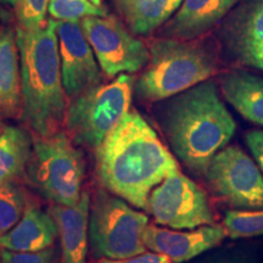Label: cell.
<instances>
[{
	"mask_svg": "<svg viewBox=\"0 0 263 263\" xmlns=\"http://www.w3.org/2000/svg\"><path fill=\"white\" fill-rule=\"evenodd\" d=\"M232 263H233V262H232Z\"/></svg>",
	"mask_w": 263,
	"mask_h": 263,
	"instance_id": "obj_32",
	"label": "cell"
},
{
	"mask_svg": "<svg viewBox=\"0 0 263 263\" xmlns=\"http://www.w3.org/2000/svg\"><path fill=\"white\" fill-rule=\"evenodd\" d=\"M49 0H21L16 12L20 27L35 29L45 24V12L48 10Z\"/></svg>",
	"mask_w": 263,
	"mask_h": 263,
	"instance_id": "obj_24",
	"label": "cell"
},
{
	"mask_svg": "<svg viewBox=\"0 0 263 263\" xmlns=\"http://www.w3.org/2000/svg\"><path fill=\"white\" fill-rule=\"evenodd\" d=\"M85 37L93 49L101 71L108 77L133 73L145 67L150 52L111 16H89L81 20Z\"/></svg>",
	"mask_w": 263,
	"mask_h": 263,
	"instance_id": "obj_10",
	"label": "cell"
},
{
	"mask_svg": "<svg viewBox=\"0 0 263 263\" xmlns=\"http://www.w3.org/2000/svg\"><path fill=\"white\" fill-rule=\"evenodd\" d=\"M227 236L224 227L202 226L189 232L147 226L144 233L146 249L167 256L173 263H184L219 245Z\"/></svg>",
	"mask_w": 263,
	"mask_h": 263,
	"instance_id": "obj_13",
	"label": "cell"
},
{
	"mask_svg": "<svg viewBox=\"0 0 263 263\" xmlns=\"http://www.w3.org/2000/svg\"><path fill=\"white\" fill-rule=\"evenodd\" d=\"M147 222L144 213L132 209L120 196L99 190L90 203L89 239L93 255L124 259L144 254Z\"/></svg>",
	"mask_w": 263,
	"mask_h": 263,
	"instance_id": "obj_7",
	"label": "cell"
},
{
	"mask_svg": "<svg viewBox=\"0 0 263 263\" xmlns=\"http://www.w3.org/2000/svg\"><path fill=\"white\" fill-rule=\"evenodd\" d=\"M221 39L233 60L263 71V0H245L230 12Z\"/></svg>",
	"mask_w": 263,
	"mask_h": 263,
	"instance_id": "obj_12",
	"label": "cell"
},
{
	"mask_svg": "<svg viewBox=\"0 0 263 263\" xmlns=\"http://www.w3.org/2000/svg\"><path fill=\"white\" fill-rule=\"evenodd\" d=\"M216 71L212 49L197 41L159 39L151 45L145 70L134 91L147 103L166 100L209 80Z\"/></svg>",
	"mask_w": 263,
	"mask_h": 263,
	"instance_id": "obj_4",
	"label": "cell"
},
{
	"mask_svg": "<svg viewBox=\"0 0 263 263\" xmlns=\"http://www.w3.org/2000/svg\"><path fill=\"white\" fill-rule=\"evenodd\" d=\"M95 150L101 185L138 209L147 210L151 192L179 172L176 159L137 111L128 112Z\"/></svg>",
	"mask_w": 263,
	"mask_h": 263,
	"instance_id": "obj_1",
	"label": "cell"
},
{
	"mask_svg": "<svg viewBox=\"0 0 263 263\" xmlns=\"http://www.w3.org/2000/svg\"><path fill=\"white\" fill-rule=\"evenodd\" d=\"M27 209L25 190L16 182L0 185V238L20 222Z\"/></svg>",
	"mask_w": 263,
	"mask_h": 263,
	"instance_id": "obj_21",
	"label": "cell"
},
{
	"mask_svg": "<svg viewBox=\"0 0 263 263\" xmlns=\"http://www.w3.org/2000/svg\"><path fill=\"white\" fill-rule=\"evenodd\" d=\"M58 227L50 213L27 206L20 222L0 238V248L16 252H38L51 248Z\"/></svg>",
	"mask_w": 263,
	"mask_h": 263,
	"instance_id": "obj_16",
	"label": "cell"
},
{
	"mask_svg": "<svg viewBox=\"0 0 263 263\" xmlns=\"http://www.w3.org/2000/svg\"><path fill=\"white\" fill-rule=\"evenodd\" d=\"M246 145L249 146L252 156L263 172V130H250L245 136Z\"/></svg>",
	"mask_w": 263,
	"mask_h": 263,
	"instance_id": "obj_26",
	"label": "cell"
},
{
	"mask_svg": "<svg viewBox=\"0 0 263 263\" xmlns=\"http://www.w3.org/2000/svg\"><path fill=\"white\" fill-rule=\"evenodd\" d=\"M2 263H54L55 251L52 248L38 252H16L3 249Z\"/></svg>",
	"mask_w": 263,
	"mask_h": 263,
	"instance_id": "obj_25",
	"label": "cell"
},
{
	"mask_svg": "<svg viewBox=\"0 0 263 263\" xmlns=\"http://www.w3.org/2000/svg\"><path fill=\"white\" fill-rule=\"evenodd\" d=\"M89 2L93 3L94 5L99 6V8H103V6H101V0H89Z\"/></svg>",
	"mask_w": 263,
	"mask_h": 263,
	"instance_id": "obj_29",
	"label": "cell"
},
{
	"mask_svg": "<svg viewBox=\"0 0 263 263\" xmlns=\"http://www.w3.org/2000/svg\"><path fill=\"white\" fill-rule=\"evenodd\" d=\"M31 134L24 128L8 126L0 134V185L16 182L26 173L32 156Z\"/></svg>",
	"mask_w": 263,
	"mask_h": 263,
	"instance_id": "obj_20",
	"label": "cell"
},
{
	"mask_svg": "<svg viewBox=\"0 0 263 263\" xmlns=\"http://www.w3.org/2000/svg\"><path fill=\"white\" fill-rule=\"evenodd\" d=\"M213 192L233 210L263 209V176L258 164L239 146H227L210 162L205 174Z\"/></svg>",
	"mask_w": 263,
	"mask_h": 263,
	"instance_id": "obj_9",
	"label": "cell"
},
{
	"mask_svg": "<svg viewBox=\"0 0 263 263\" xmlns=\"http://www.w3.org/2000/svg\"><path fill=\"white\" fill-rule=\"evenodd\" d=\"M64 89L70 99L103 83V73L81 21H55Z\"/></svg>",
	"mask_w": 263,
	"mask_h": 263,
	"instance_id": "obj_11",
	"label": "cell"
},
{
	"mask_svg": "<svg viewBox=\"0 0 263 263\" xmlns=\"http://www.w3.org/2000/svg\"><path fill=\"white\" fill-rule=\"evenodd\" d=\"M3 130H4V127H3V124L0 123V134L3 133Z\"/></svg>",
	"mask_w": 263,
	"mask_h": 263,
	"instance_id": "obj_30",
	"label": "cell"
},
{
	"mask_svg": "<svg viewBox=\"0 0 263 263\" xmlns=\"http://www.w3.org/2000/svg\"><path fill=\"white\" fill-rule=\"evenodd\" d=\"M0 116H22L21 62L16 33L12 29L0 33Z\"/></svg>",
	"mask_w": 263,
	"mask_h": 263,
	"instance_id": "obj_17",
	"label": "cell"
},
{
	"mask_svg": "<svg viewBox=\"0 0 263 263\" xmlns=\"http://www.w3.org/2000/svg\"><path fill=\"white\" fill-rule=\"evenodd\" d=\"M99 263H173L167 256L156 254V252H144V254L134 256L124 259H108L101 258Z\"/></svg>",
	"mask_w": 263,
	"mask_h": 263,
	"instance_id": "obj_27",
	"label": "cell"
},
{
	"mask_svg": "<svg viewBox=\"0 0 263 263\" xmlns=\"http://www.w3.org/2000/svg\"><path fill=\"white\" fill-rule=\"evenodd\" d=\"M147 211L156 223L174 230L215 224L206 193L180 172L167 177L151 192Z\"/></svg>",
	"mask_w": 263,
	"mask_h": 263,
	"instance_id": "obj_8",
	"label": "cell"
},
{
	"mask_svg": "<svg viewBox=\"0 0 263 263\" xmlns=\"http://www.w3.org/2000/svg\"><path fill=\"white\" fill-rule=\"evenodd\" d=\"M221 89L245 120L263 126V78L245 71L228 72L222 76Z\"/></svg>",
	"mask_w": 263,
	"mask_h": 263,
	"instance_id": "obj_18",
	"label": "cell"
},
{
	"mask_svg": "<svg viewBox=\"0 0 263 263\" xmlns=\"http://www.w3.org/2000/svg\"><path fill=\"white\" fill-rule=\"evenodd\" d=\"M0 263H2V256H0Z\"/></svg>",
	"mask_w": 263,
	"mask_h": 263,
	"instance_id": "obj_31",
	"label": "cell"
},
{
	"mask_svg": "<svg viewBox=\"0 0 263 263\" xmlns=\"http://www.w3.org/2000/svg\"><path fill=\"white\" fill-rule=\"evenodd\" d=\"M20 2H21V0H0V3H2V4H8V5L15 6V8H17Z\"/></svg>",
	"mask_w": 263,
	"mask_h": 263,
	"instance_id": "obj_28",
	"label": "cell"
},
{
	"mask_svg": "<svg viewBox=\"0 0 263 263\" xmlns=\"http://www.w3.org/2000/svg\"><path fill=\"white\" fill-rule=\"evenodd\" d=\"M240 0H183L177 14L164 26L167 38L194 41L221 22Z\"/></svg>",
	"mask_w": 263,
	"mask_h": 263,
	"instance_id": "obj_14",
	"label": "cell"
},
{
	"mask_svg": "<svg viewBox=\"0 0 263 263\" xmlns=\"http://www.w3.org/2000/svg\"><path fill=\"white\" fill-rule=\"evenodd\" d=\"M163 129L174 155L192 172L205 176L210 162L234 136L236 124L213 81L172 97L163 112Z\"/></svg>",
	"mask_w": 263,
	"mask_h": 263,
	"instance_id": "obj_2",
	"label": "cell"
},
{
	"mask_svg": "<svg viewBox=\"0 0 263 263\" xmlns=\"http://www.w3.org/2000/svg\"><path fill=\"white\" fill-rule=\"evenodd\" d=\"M52 218L60 236V263H85L88 254V228L90 216V196L87 192L73 206L50 207Z\"/></svg>",
	"mask_w": 263,
	"mask_h": 263,
	"instance_id": "obj_15",
	"label": "cell"
},
{
	"mask_svg": "<svg viewBox=\"0 0 263 263\" xmlns=\"http://www.w3.org/2000/svg\"><path fill=\"white\" fill-rule=\"evenodd\" d=\"M134 83L130 74L121 73L110 83H101L71 99L65 122L72 141L97 149L129 112Z\"/></svg>",
	"mask_w": 263,
	"mask_h": 263,
	"instance_id": "obj_6",
	"label": "cell"
},
{
	"mask_svg": "<svg viewBox=\"0 0 263 263\" xmlns=\"http://www.w3.org/2000/svg\"><path fill=\"white\" fill-rule=\"evenodd\" d=\"M85 163L83 154L67 134L39 137L33 144L26 177L49 201L73 206L82 196Z\"/></svg>",
	"mask_w": 263,
	"mask_h": 263,
	"instance_id": "obj_5",
	"label": "cell"
},
{
	"mask_svg": "<svg viewBox=\"0 0 263 263\" xmlns=\"http://www.w3.org/2000/svg\"><path fill=\"white\" fill-rule=\"evenodd\" d=\"M22 82V121L39 137L58 133L66 118L55 20L35 29L16 28Z\"/></svg>",
	"mask_w": 263,
	"mask_h": 263,
	"instance_id": "obj_3",
	"label": "cell"
},
{
	"mask_svg": "<svg viewBox=\"0 0 263 263\" xmlns=\"http://www.w3.org/2000/svg\"><path fill=\"white\" fill-rule=\"evenodd\" d=\"M183 0H115V5L130 31L146 35L168 21Z\"/></svg>",
	"mask_w": 263,
	"mask_h": 263,
	"instance_id": "obj_19",
	"label": "cell"
},
{
	"mask_svg": "<svg viewBox=\"0 0 263 263\" xmlns=\"http://www.w3.org/2000/svg\"><path fill=\"white\" fill-rule=\"evenodd\" d=\"M48 11L58 21H80L89 16H106L104 8H99L89 0H49Z\"/></svg>",
	"mask_w": 263,
	"mask_h": 263,
	"instance_id": "obj_23",
	"label": "cell"
},
{
	"mask_svg": "<svg viewBox=\"0 0 263 263\" xmlns=\"http://www.w3.org/2000/svg\"><path fill=\"white\" fill-rule=\"evenodd\" d=\"M224 229L227 235L232 239L263 235V209L254 211L230 210L226 213Z\"/></svg>",
	"mask_w": 263,
	"mask_h": 263,
	"instance_id": "obj_22",
	"label": "cell"
}]
</instances>
